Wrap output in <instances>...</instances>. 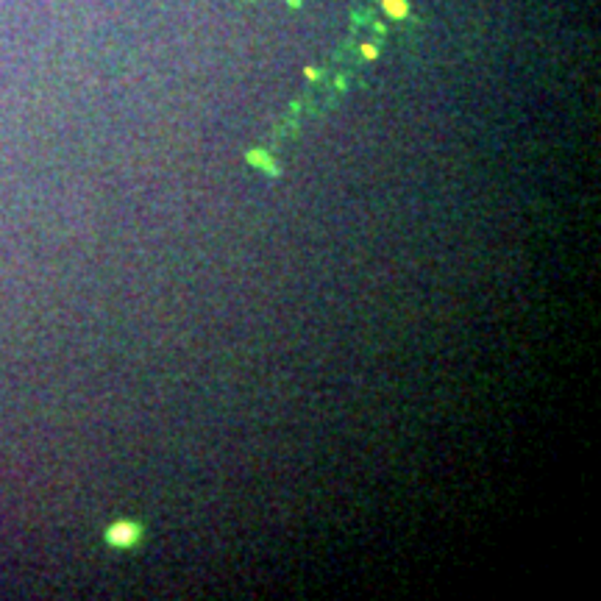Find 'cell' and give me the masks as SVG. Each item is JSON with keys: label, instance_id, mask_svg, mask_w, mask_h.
<instances>
[{"label": "cell", "instance_id": "4", "mask_svg": "<svg viewBox=\"0 0 601 601\" xmlns=\"http://www.w3.org/2000/svg\"><path fill=\"white\" fill-rule=\"evenodd\" d=\"M362 56H365V59H371V62H374L376 56H378V51H376L374 45H362Z\"/></svg>", "mask_w": 601, "mask_h": 601}, {"label": "cell", "instance_id": "1", "mask_svg": "<svg viewBox=\"0 0 601 601\" xmlns=\"http://www.w3.org/2000/svg\"><path fill=\"white\" fill-rule=\"evenodd\" d=\"M143 537V529L134 521H117L106 529V543L114 548H131Z\"/></svg>", "mask_w": 601, "mask_h": 601}, {"label": "cell", "instance_id": "3", "mask_svg": "<svg viewBox=\"0 0 601 601\" xmlns=\"http://www.w3.org/2000/svg\"><path fill=\"white\" fill-rule=\"evenodd\" d=\"M248 161H251V164H259V167H262L265 173H270V176H279L276 161L268 159V153H262V150H251V153H248Z\"/></svg>", "mask_w": 601, "mask_h": 601}, {"label": "cell", "instance_id": "5", "mask_svg": "<svg viewBox=\"0 0 601 601\" xmlns=\"http://www.w3.org/2000/svg\"><path fill=\"white\" fill-rule=\"evenodd\" d=\"M303 73H306V78H309V81H315V78H317V70H315V67H306Z\"/></svg>", "mask_w": 601, "mask_h": 601}, {"label": "cell", "instance_id": "2", "mask_svg": "<svg viewBox=\"0 0 601 601\" xmlns=\"http://www.w3.org/2000/svg\"><path fill=\"white\" fill-rule=\"evenodd\" d=\"M381 8L390 20H404L409 17V0H381Z\"/></svg>", "mask_w": 601, "mask_h": 601}]
</instances>
